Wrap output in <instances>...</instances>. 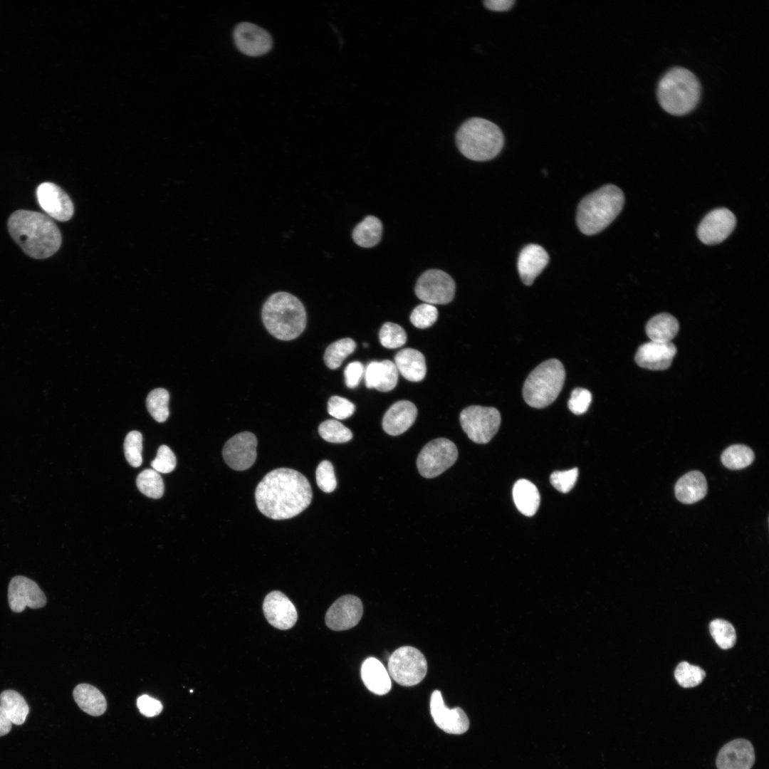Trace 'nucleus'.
<instances>
[{
	"mask_svg": "<svg viewBox=\"0 0 769 769\" xmlns=\"http://www.w3.org/2000/svg\"><path fill=\"white\" fill-rule=\"evenodd\" d=\"M514 0H486L483 1V4L487 9L496 11H508L512 8L514 4Z\"/></svg>",
	"mask_w": 769,
	"mask_h": 769,
	"instance_id": "3c124183",
	"label": "nucleus"
},
{
	"mask_svg": "<svg viewBox=\"0 0 769 769\" xmlns=\"http://www.w3.org/2000/svg\"><path fill=\"white\" fill-rule=\"evenodd\" d=\"M315 478L318 486L325 493H331L337 487L333 466L328 460H323L318 464Z\"/></svg>",
	"mask_w": 769,
	"mask_h": 769,
	"instance_id": "37998d69",
	"label": "nucleus"
},
{
	"mask_svg": "<svg viewBox=\"0 0 769 769\" xmlns=\"http://www.w3.org/2000/svg\"><path fill=\"white\" fill-rule=\"evenodd\" d=\"M380 342L389 349L404 345L407 341L405 330L398 324L387 322L383 324L379 333Z\"/></svg>",
	"mask_w": 769,
	"mask_h": 769,
	"instance_id": "ea45409f",
	"label": "nucleus"
},
{
	"mask_svg": "<svg viewBox=\"0 0 769 769\" xmlns=\"http://www.w3.org/2000/svg\"><path fill=\"white\" fill-rule=\"evenodd\" d=\"M73 696L80 708L90 716H98L106 711L107 701L104 695L90 684H78L73 689Z\"/></svg>",
	"mask_w": 769,
	"mask_h": 769,
	"instance_id": "cd10ccee",
	"label": "nucleus"
},
{
	"mask_svg": "<svg viewBox=\"0 0 769 769\" xmlns=\"http://www.w3.org/2000/svg\"><path fill=\"white\" fill-rule=\"evenodd\" d=\"M12 723L0 706V736L6 735L11 729Z\"/></svg>",
	"mask_w": 769,
	"mask_h": 769,
	"instance_id": "603ef678",
	"label": "nucleus"
},
{
	"mask_svg": "<svg viewBox=\"0 0 769 769\" xmlns=\"http://www.w3.org/2000/svg\"><path fill=\"white\" fill-rule=\"evenodd\" d=\"M676 498L685 504L694 503L702 499L707 493V482L704 475L692 471L681 476L674 487Z\"/></svg>",
	"mask_w": 769,
	"mask_h": 769,
	"instance_id": "a878e982",
	"label": "nucleus"
},
{
	"mask_svg": "<svg viewBox=\"0 0 769 769\" xmlns=\"http://www.w3.org/2000/svg\"><path fill=\"white\" fill-rule=\"evenodd\" d=\"M320 436L330 443H345L352 438V431L336 419L323 422L318 427Z\"/></svg>",
	"mask_w": 769,
	"mask_h": 769,
	"instance_id": "4c0bfd02",
	"label": "nucleus"
},
{
	"mask_svg": "<svg viewBox=\"0 0 769 769\" xmlns=\"http://www.w3.org/2000/svg\"><path fill=\"white\" fill-rule=\"evenodd\" d=\"M388 673L399 684L414 686L421 682L427 671V661L417 648L404 646L397 649L388 660Z\"/></svg>",
	"mask_w": 769,
	"mask_h": 769,
	"instance_id": "6e6552de",
	"label": "nucleus"
},
{
	"mask_svg": "<svg viewBox=\"0 0 769 769\" xmlns=\"http://www.w3.org/2000/svg\"><path fill=\"white\" fill-rule=\"evenodd\" d=\"M456 143L460 152L474 161H488L496 157L504 144V136L495 123L481 117L466 120L458 129Z\"/></svg>",
	"mask_w": 769,
	"mask_h": 769,
	"instance_id": "39448f33",
	"label": "nucleus"
},
{
	"mask_svg": "<svg viewBox=\"0 0 769 769\" xmlns=\"http://www.w3.org/2000/svg\"><path fill=\"white\" fill-rule=\"evenodd\" d=\"M394 365L403 377L411 382L422 380L427 372L424 355L413 348H404L394 357Z\"/></svg>",
	"mask_w": 769,
	"mask_h": 769,
	"instance_id": "bb28decb",
	"label": "nucleus"
},
{
	"mask_svg": "<svg viewBox=\"0 0 769 769\" xmlns=\"http://www.w3.org/2000/svg\"><path fill=\"white\" fill-rule=\"evenodd\" d=\"M364 376L368 389L374 388L384 392L393 389L398 382V370L394 363L389 360L370 362L365 370Z\"/></svg>",
	"mask_w": 769,
	"mask_h": 769,
	"instance_id": "b1692460",
	"label": "nucleus"
},
{
	"mask_svg": "<svg viewBox=\"0 0 769 769\" xmlns=\"http://www.w3.org/2000/svg\"><path fill=\"white\" fill-rule=\"evenodd\" d=\"M263 324L273 337L291 340L298 337L307 323L305 309L302 302L287 292L272 294L262 308Z\"/></svg>",
	"mask_w": 769,
	"mask_h": 769,
	"instance_id": "7ed1b4c3",
	"label": "nucleus"
},
{
	"mask_svg": "<svg viewBox=\"0 0 769 769\" xmlns=\"http://www.w3.org/2000/svg\"><path fill=\"white\" fill-rule=\"evenodd\" d=\"M263 610L267 621L279 629L291 628L298 619L294 605L280 591L271 592L266 596Z\"/></svg>",
	"mask_w": 769,
	"mask_h": 769,
	"instance_id": "6ab92c4d",
	"label": "nucleus"
},
{
	"mask_svg": "<svg viewBox=\"0 0 769 769\" xmlns=\"http://www.w3.org/2000/svg\"><path fill=\"white\" fill-rule=\"evenodd\" d=\"M417 415V409L412 402L398 401L385 412L382 419L383 429L389 435H399L414 424Z\"/></svg>",
	"mask_w": 769,
	"mask_h": 769,
	"instance_id": "5701e85b",
	"label": "nucleus"
},
{
	"mask_svg": "<svg viewBox=\"0 0 769 769\" xmlns=\"http://www.w3.org/2000/svg\"><path fill=\"white\" fill-rule=\"evenodd\" d=\"M236 48L244 54L256 57L269 52L273 46L270 33L261 27L249 22L237 24L234 30Z\"/></svg>",
	"mask_w": 769,
	"mask_h": 769,
	"instance_id": "dca6fc26",
	"label": "nucleus"
},
{
	"mask_svg": "<svg viewBox=\"0 0 769 769\" xmlns=\"http://www.w3.org/2000/svg\"><path fill=\"white\" fill-rule=\"evenodd\" d=\"M657 98L661 108L674 115H684L699 103L701 85L693 73L681 68L669 70L660 79Z\"/></svg>",
	"mask_w": 769,
	"mask_h": 769,
	"instance_id": "423d86ee",
	"label": "nucleus"
},
{
	"mask_svg": "<svg viewBox=\"0 0 769 769\" xmlns=\"http://www.w3.org/2000/svg\"><path fill=\"white\" fill-rule=\"evenodd\" d=\"M755 763L752 743L746 739L737 738L725 744L719 750L717 769H750Z\"/></svg>",
	"mask_w": 769,
	"mask_h": 769,
	"instance_id": "aec40b11",
	"label": "nucleus"
},
{
	"mask_svg": "<svg viewBox=\"0 0 769 769\" xmlns=\"http://www.w3.org/2000/svg\"><path fill=\"white\" fill-rule=\"evenodd\" d=\"M136 483L139 491L149 498L157 499L164 493V486L162 476L152 469H147L140 473Z\"/></svg>",
	"mask_w": 769,
	"mask_h": 769,
	"instance_id": "f704fd0d",
	"label": "nucleus"
},
{
	"mask_svg": "<svg viewBox=\"0 0 769 769\" xmlns=\"http://www.w3.org/2000/svg\"><path fill=\"white\" fill-rule=\"evenodd\" d=\"M169 394L164 388H156L147 397L146 406L151 416L158 422H164L169 417Z\"/></svg>",
	"mask_w": 769,
	"mask_h": 769,
	"instance_id": "c9c22d12",
	"label": "nucleus"
},
{
	"mask_svg": "<svg viewBox=\"0 0 769 769\" xmlns=\"http://www.w3.org/2000/svg\"><path fill=\"white\" fill-rule=\"evenodd\" d=\"M0 706L11 722L21 725L25 722L29 707L24 698L14 690H5L0 694Z\"/></svg>",
	"mask_w": 769,
	"mask_h": 769,
	"instance_id": "7c9ffc66",
	"label": "nucleus"
},
{
	"mask_svg": "<svg viewBox=\"0 0 769 769\" xmlns=\"http://www.w3.org/2000/svg\"><path fill=\"white\" fill-rule=\"evenodd\" d=\"M674 676L681 686L691 688L698 686L702 682L706 676V673L698 666L682 661L677 665L674 671Z\"/></svg>",
	"mask_w": 769,
	"mask_h": 769,
	"instance_id": "58836bf2",
	"label": "nucleus"
},
{
	"mask_svg": "<svg viewBox=\"0 0 769 769\" xmlns=\"http://www.w3.org/2000/svg\"><path fill=\"white\" fill-rule=\"evenodd\" d=\"M142 436L140 431H130L124 441V453L130 465L138 467L142 464Z\"/></svg>",
	"mask_w": 769,
	"mask_h": 769,
	"instance_id": "a19ab883",
	"label": "nucleus"
},
{
	"mask_svg": "<svg viewBox=\"0 0 769 769\" xmlns=\"http://www.w3.org/2000/svg\"><path fill=\"white\" fill-rule=\"evenodd\" d=\"M312 498V488L306 477L288 468L266 474L255 491L258 510L273 520L296 516L309 506Z\"/></svg>",
	"mask_w": 769,
	"mask_h": 769,
	"instance_id": "f257e3e1",
	"label": "nucleus"
},
{
	"mask_svg": "<svg viewBox=\"0 0 769 769\" xmlns=\"http://www.w3.org/2000/svg\"><path fill=\"white\" fill-rule=\"evenodd\" d=\"M414 291L416 295L426 303L444 305L453 300L456 284L446 272L431 269L419 278Z\"/></svg>",
	"mask_w": 769,
	"mask_h": 769,
	"instance_id": "9b49d317",
	"label": "nucleus"
},
{
	"mask_svg": "<svg viewBox=\"0 0 769 769\" xmlns=\"http://www.w3.org/2000/svg\"><path fill=\"white\" fill-rule=\"evenodd\" d=\"M355 409V407L352 402L339 396H333L328 402L329 414L338 419H345L351 417Z\"/></svg>",
	"mask_w": 769,
	"mask_h": 769,
	"instance_id": "a18cd8bd",
	"label": "nucleus"
},
{
	"mask_svg": "<svg viewBox=\"0 0 769 769\" xmlns=\"http://www.w3.org/2000/svg\"><path fill=\"white\" fill-rule=\"evenodd\" d=\"M430 711L436 725L448 733L461 734L469 729V721L464 710L447 708L439 690L431 694Z\"/></svg>",
	"mask_w": 769,
	"mask_h": 769,
	"instance_id": "a211bd4d",
	"label": "nucleus"
},
{
	"mask_svg": "<svg viewBox=\"0 0 769 769\" xmlns=\"http://www.w3.org/2000/svg\"><path fill=\"white\" fill-rule=\"evenodd\" d=\"M711 634L716 643L723 649L732 648L736 642L733 626L726 620L716 619L709 624Z\"/></svg>",
	"mask_w": 769,
	"mask_h": 769,
	"instance_id": "e433bc0d",
	"label": "nucleus"
},
{
	"mask_svg": "<svg viewBox=\"0 0 769 769\" xmlns=\"http://www.w3.org/2000/svg\"><path fill=\"white\" fill-rule=\"evenodd\" d=\"M363 614L361 600L352 595L339 597L325 614L327 626L335 631L347 630L356 626Z\"/></svg>",
	"mask_w": 769,
	"mask_h": 769,
	"instance_id": "2eb2a0df",
	"label": "nucleus"
},
{
	"mask_svg": "<svg viewBox=\"0 0 769 769\" xmlns=\"http://www.w3.org/2000/svg\"><path fill=\"white\" fill-rule=\"evenodd\" d=\"M41 207L47 214L61 221H68L73 214V204L66 192L52 182H43L36 189Z\"/></svg>",
	"mask_w": 769,
	"mask_h": 769,
	"instance_id": "f3484780",
	"label": "nucleus"
},
{
	"mask_svg": "<svg viewBox=\"0 0 769 769\" xmlns=\"http://www.w3.org/2000/svg\"><path fill=\"white\" fill-rule=\"evenodd\" d=\"M548 261V253L541 246L534 244L525 246L520 251L517 263L523 283L526 286H531Z\"/></svg>",
	"mask_w": 769,
	"mask_h": 769,
	"instance_id": "4be33fe9",
	"label": "nucleus"
},
{
	"mask_svg": "<svg viewBox=\"0 0 769 769\" xmlns=\"http://www.w3.org/2000/svg\"><path fill=\"white\" fill-rule=\"evenodd\" d=\"M676 353V347L671 342H648L640 345L634 360L641 367L651 370L668 369Z\"/></svg>",
	"mask_w": 769,
	"mask_h": 769,
	"instance_id": "412c9836",
	"label": "nucleus"
},
{
	"mask_svg": "<svg viewBox=\"0 0 769 769\" xmlns=\"http://www.w3.org/2000/svg\"><path fill=\"white\" fill-rule=\"evenodd\" d=\"M382 233L380 220L374 216H367L355 227L352 239L360 246L370 248L379 243Z\"/></svg>",
	"mask_w": 769,
	"mask_h": 769,
	"instance_id": "2f4dec72",
	"label": "nucleus"
},
{
	"mask_svg": "<svg viewBox=\"0 0 769 769\" xmlns=\"http://www.w3.org/2000/svg\"><path fill=\"white\" fill-rule=\"evenodd\" d=\"M565 379L563 365L557 359H550L538 365L526 378L523 396L534 408H544L553 403L561 392Z\"/></svg>",
	"mask_w": 769,
	"mask_h": 769,
	"instance_id": "0eeeda50",
	"label": "nucleus"
},
{
	"mask_svg": "<svg viewBox=\"0 0 769 769\" xmlns=\"http://www.w3.org/2000/svg\"><path fill=\"white\" fill-rule=\"evenodd\" d=\"M355 348V342L350 338H342L331 343L326 348L323 357L326 366L331 370L338 368Z\"/></svg>",
	"mask_w": 769,
	"mask_h": 769,
	"instance_id": "72a5a7b5",
	"label": "nucleus"
},
{
	"mask_svg": "<svg viewBox=\"0 0 769 769\" xmlns=\"http://www.w3.org/2000/svg\"><path fill=\"white\" fill-rule=\"evenodd\" d=\"M177 459L174 454L166 445H161L155 459L152 461V469L158 473L168 474L172 472L176 467Z\"/></svg>",
	"mask_w": 769,
	"mask_h": 769,
	"instance_id": "c03bdc74",
	"label": "nucleus"
},
{
	"mask_svg": "<svg viewBox=\"0 0 769 769\" xmlns=\"http://www.w3.org/2000/svg\"><path fill=\"white\" fill-rule=\"evenodd\" d=\"M679 330L677 319L666 313L652 317L645 327L646 334L650 341L663 343L670 342L677 335Z\"/></svg>",
	"mask_w": 769,
	"mask_h": 769,
	"instance_id": "c85d7f7f",
	"label": "nucleus"
},
{
	"mask_svg": "<svg viewBox=\"0 0 769 769\" xmlns=\"http://www.w3.org/2000/svg\"><path fill=\"white\" fill-rule=\"evenodd\" d=\"M137 706L140 712L147 717L155 716L162 710V705L159 701L146 694L137 699Z\"/></svg>",
	"mask_w": 769,
	"mask_h": 769,
	"instance_id": "8fccbe9b",
	"label": "nucleus"
},
{
	"mask_svg": "<svg viewBox=\"0 0 769 769\" xmlns=\"http://www.w3.org/2000/svg\"><path fill=\"white\" fill-rule=\"evenodd\" d=\"M7 226L15 242L31 258H48L61 245L62 238L58 226L44 214L17 210L9 218Z\"/></svg>",
	"mask_w": 769,
	"mask_h": 769,
	"instance_id": "f03ea898",
	"label": "nucleus"
},
{
	"mask_svg": "<svg viewBox=\"0 0 769 769\" xmlns=\"http://www.w3.org/2000/svg\"><path fill=\"white\" fill-rule=\"evenodd\" d=\"M257 439L250 431L239 433L229 439L222 449L226 464L236 471H244L253 466L257 452Z\"/></svg>",
	"mask_w": 769,
	"mask_h": 769,
	"instance_id": "f8f14e48",
	"label": "nucleus"
},
{
	"mask_svg": "<svg viewBox=\"0 0 769 769\" xmlns=\"http://www.w3.org/2000/svg\"><path fill=\"white\" fill-rule=\"evenodd\" d=\"M459 420L463 430L471 441L486 444L500 427L501 414L494 407L472 405L461 411Z\"/></svg>",
	"mask_w": 769,
	"mask_h": 769,
	"instance_id": "1a4fd4ad",
	"label": "nucleus"
},
{
	"mask_svg": "<svg viewBox=\"0 0 769 769\" xmlns=\"http://www.w3.org/2000/svg\"><path fill=\"white\" fill-rule=\"evenodd\" d=\"M755 459L750 448L743 444H734L726 449L721 454L722 464L728 469L738 470L750 465Z\"/></svg>",
	"mask_w": 769,
	"mask_h": 769,
	"instance_id": "473e14b6",
	"label": "nucleus"
},
{
	"mask_svg": "<svg viewBox=\"0 0 769 769\" xmlns=\"http://www.w3.org/2000/svg\"><path fill=\"white\" fill-rule=\"evenodd\" d=\"M8 601L11 610L18 613L23 612L26 607L32 609L44 607L46 597L36 582L26 577L17 575L9 582Z\"/></svg>",
	"mask_w": 769,
	"mask_h": 769,
	"instance_id": "ddd939ff",
	"label": "nucleus"
},
{
	"mask_svg": "<svg viewBox=\"0 0 769 769\" xmlns=\"http://www.w3.org/2000/svg\"><path fill=\"white\" fill-rule=\"evenodd\" d=\"M624 203L622 191L606 184L585 197L577 209V225L587 236L598 234L618 216Z\"/></svg>",
	"mask_w": 769,
	"mask_h": 769,
	"instance_id": "20e7f679",
	"label": "nucleus"
},
{
	"mask_svg": "<svg viewBox=\"0 0 769 769\" xmlns=\"http://www.w3.org/2000/svg\"><path fill=\"white\" fill-rule=\"evenodd\" d=\"M591 402V392L588 389L577 387L572 391L567 406L573 414L580 415L587 412Z\"/></svg>",
	"mask_w": 769,
	"mask_h": 769,
	"instance_id": "49530a36",
	"label": "nucleus"
},
{
	"mask_svg": "<svg viewBox=\"0 0 769 769\" xmlns=\"http://www.w3.org/2000/svg\"><path fill=\"white\" fill-rule=\"evenodd\" d=\"M364 372L365 367L360 362L354 361L349 363L344 370L346 386L350 389L357 387L364 375Z\"/></svg>",
	"mask_w": 769,
	"mask_h": 769,
	"instance_id": "09e8293b",
	"label": "nucleus"
},
{
	"mask_svg": "<svg viewBox=\"0 0 769 769\" xmlns=\"http://www.w3.org/2000/svg\"><path fill=\"white\" fill-rule=\"evenodd\" d=\"M438 318L436 308L429 303L417 306L410 315V321L416 328L424 329L431 326Z\"/></svg>",
	"mask_w": 769,
	"mask_h": 769,
	"instance_id": "79ce46f5",
	"label": "nucleus"
},
{
	"mask_svg": "<svg viewBox=\"0 0 769 769\" xmlns=\"http://www.w3.org/2000/svg\"><path fill=\"white\" fill-rule=\"evenodd\" d=\"M736 224V216L730 210L726 208L716 209L701 220L697 229V235L705 244H716L731 234Z\"/></svg>",
	"mask_w": 769,
	"mask_h": 769,
	"instance_id": "4468645a",
	"label": "nucleus"
},
{
	"mask_svg": "<svg viewBox=\"0 0 769 769\" xmlns=\"http://www.w3.org/2000/svg\"><path fill=\"white\" fill-rule=\"evenodd\" d=\"M362 680L371 692L377 695L387 694L392 687L389 674L380 661L375 657L365 659L361 666Z\"/></svg>",
	"mask_w": 769,
	"mask_h": 769,
	"instance_id": "393cba45",
	"label": "nucleus"
},
{
	"mask_svg": "<svg viewBox=\"0 0 769 769\" xmlns=\"http://www.w3.org/2000/svg\"><path fill=\"white\" fill-rule=\"evenodd\" d=\"M578 476V469L574 468L567 471H554L550 476L551 484L562 493L569 492L575 486Z\"/></svg>",
	"mask_w": 769,
	"mask_h": 769,
	"instance_id": "de8ad7c7",
	"label": "nucleus"
},
{
	"mask_svg": "<svg viewBox=\"0 0 769 769\" xmlns=\"http://www.w3.org/2000/svg\"><path fill=\"white\" fill-rule=\"evenodd\" d=\"M513 498L518 510L526 516H532L536 513L540 501L537 487L526 479H520L515 483Z\"/></svg>",
	"mask_w": 769,
	"mask_h": 769,
	"instance_id": "c756f323",
	"label": "nucleus"
},
{
	"mask_svg": "<svg viewBox=\"0 0 769 769\" xmlns=\"http://www.w3.org/2000/svg\"><path fill=\"white\" fill-rule=\"evenodd\" d=\"M458 450L446 438H437L427 444L419 452L417 466L424 478H434L451 467L456 461Z\"/></svg>",
	"mask_w": 769,
	"mask_h": 769,
	"instance_id": "9d476101",
	"label": "nucleus"
}]
</instances>
